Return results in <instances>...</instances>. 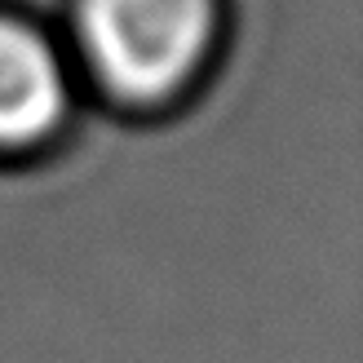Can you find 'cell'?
I'll return each mask as SVG.
<instances>
[{"instance_id":"2","label":"cell","mask_w":363,"mask_h":363,"mask_svg":"<svg viewBox=\"0 0 363 363\" xmlns=\"http://www.w3.org/2000/svg\"><path fill=\"white\" fill-rule=\"evenodd\" d=\"M67 116V76L53 49L23 23L0 18V160L49 147Z\"/></svg>"},{"instance_id":"1","label":"cell","mask_w":363,"mask_h":363,"mask_svg":"<svg viewBox=\"0 0 363 363\" xmlns=\"http://www.w3.org/2000/svg\"><path fill=\"white\" fill-rule=\"evenodd\" d=\"M80 35L102 84L124 102H160L191 80L213 40V0H84Z\"/></svg>"}]
</instances>
